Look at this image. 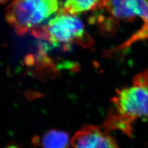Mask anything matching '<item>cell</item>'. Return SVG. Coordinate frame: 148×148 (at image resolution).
I'll list each match as a JSON object with an SVG mask.
<instances>
[{
  "label": "cell",
  "mask_w": 148,
  "mask_h": 148,
  "mask_svg": "<svg viewBox=\"0 0 148 148\" xmlns=\"http://www.w3.org/2000/svg\"><path fill=\"white\" fill-rule=\"evenodd\" d=\"M111 103L101 127L108 132L119 131L132 138L134 123L148 121V69L137 74L131 85L117 90Z\"/></svg>",
  "instance_id": "6da1fadb"
},
{
  "label": "cell",
  "mask_w": 148,
  "mask_h": 148,
  "mask_svg": "<svg viewBox=\"0 0 148 148\" xmlns=\"http://www.w3.org/2000/svg\"><path fill=\"white\" fill-rule=\"evenodd\" d=\"M60 12L46 24L32 31V35L55 46H62L65 50L75 43L85 47L91 46L92 39L86 32L81 20L74 15Z\"/></svg>",
  "instance_id": "7a4b0ae2"
},
{
  "label": "cell",
  "mask_w": 148,
  "mask_h": 148,
  "mask_svg": "<svg viewBox=\"0 0 148 148\" xmlns=\"http://www.w3.org/2000/svg\"><path fill=\"white\" fill-rule=\"evenodd\" d=\"M59 8L58 0H14L5 10V20L18 35L24 36L40 27Z\"/></svg>",
  "instance_id": "3957f363"
},
{
  "label": "cell",
  "mask_w": 148,
  "mask_h": 148,
  "mask_svg": "<svg viewBox=\"0 0 148 148\" xmlns=\"http://www.w3.org/2000/svg\"><path fill=\"white\" fill-rule=\"evenodd\" d=\"M71 144L74 148H119L109 132L90 125H85L75 133Z\"/></svg>",
  "instance_id": "277c9868"
},
{
  "label": "cell",
  "mask_w": 148,
  "mask_h": 148,
  "mask_svg": "<svg viewBox=\"0 0 148 148\" xmlns=\"http://www.w3.org/2000/svg\"><path fill=\"white\" fill-rule=\"evenodd\" d=\"M126 5L134 18L139 17L143 25L126 42L118 49L126 51L133 43L143 40H148V0H126Z\"/></svg>",
  "instance_id": "5b68a950"
},
{
  "label": "cell",
  "mask_w": 148,
  "mask_h": 148,
  "mask_svg": "<svg viewBox=\"0 0 148 148\" xmlns=\"http://www.w3.org/2000/svg\"><path fill=\"white\" fill-rule=\"evenodd\" d=\"M34 141L42 148H69L70 144L68 133L58 130H50L41 138L35 137Z\"/></svg>",
  "instance_id": "8992f818"
},
{
  "label": "cell",
  "mask_w": 148,
  "mask_h": 148,
  "mask_svg": "<svg viewBox=\"0 0 148 148\" xmlns=\"http://www.w3.org/2000/svg\"><path fill=\"white\" fill-rule=\"evenodd\" d=\"M101 0H66L60 11L76 15L101 8Z\"/></svg>",
  "instance_id": "52a82bcc"
},
{
  "label": "cell",
  "mask_w": 148,
  "mask_h": 148,
  "mask_svg": "<svg viewBox=\"0 0 148 148\" xmlns=\"http://www.w3.org/2000/svg\"><path fill=\"white\" fill-rule=\"evenodd\" d=\"M5 148H20L16 144H11Z\"/></svg>",
  "instance_id": "ba28073f"
},
{
  "label": "cell",
  "mask_w": 148,
  "mask_h": 148,
  "mask_svg": "<svg viewBox=\"0 0 148 148\" xmlns=\"http://www.w3.org/2000/svg\"><path fill=\"white\" fill-rule=\"evenodd\" d=\"M8 0H1V3L2 4H3V3H6Z\"/></svg>",
  "instance_id": "9c48e42d"
}]
</instances>
